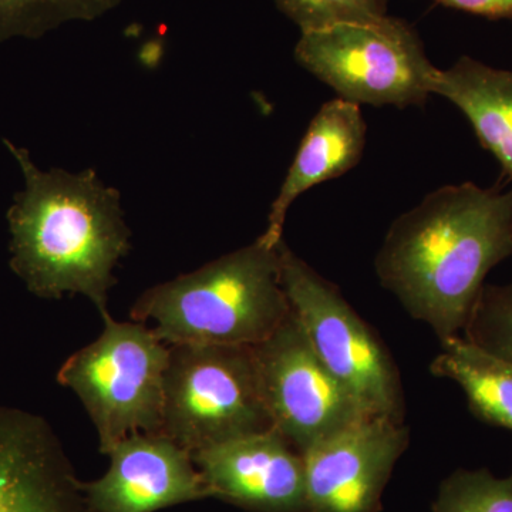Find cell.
I'll return each instance as SVG.
<instances>
[{"label":"cell","mask_w":512,"mask_h":512,"mask_svg":"<svg viewBox=\"0 0 512 512\" xmlns=\"http://www.w3.org/2000/svg\"><path fill=\"white\" fill-rule=\"evenodd\" d=\"M512 256V188L447 185L390 225L377 279L440 340L464 330L491 269Z\"/></svg>","instance_id":"6da1fadb"},{"label":"cell","mask_w":512,"mask_h":512,"mask_svg":"<svg viewBox=\"0 0 512 512\" xmlns=\"http://www.w3.org/2000/svg\"><path fill=\"white\" fill-rule=\"evenodd\" d=\"M6 144L26 180L8 214L13 271L40 298L79 293L101 318L110 315L114 268L130 249L119 191L101 183L93 170L43 173L28 151Z\"/></svg>","instance_id":"7a4b0ae2"},{"label":"cell","mask_w":512,"mask_h":512,"mask_svg":"<svg viewBox=\"0 0 512 512\" xmlns=\"http://www.w3.org/2000/svg\"><path fill=\"white\" fill-rule=\"evenodd\" d=\"M281 281L278 245L259 239L191 274L154 286L131 309V319L154 323L173 345L255 346L291 315Z\"/></svg>","instance_id":"3957f363"},{"label":"cell","mask_w":512,"mask_h":512,"mask_svg":"<svg viewBox=\"0 0 512 512\" xmlns=\"http://www.w3.org/2000/svg\"><path fill=\"white\" fill-rule=\"evenodd\" d=\"M103 322L99 338L60 367L57 382L82 400L107 456L131 434L160 433L170 346L136 320L107 315Z\"/></svg>","instance_id":"277c9868"},{"label":"cell","mask_w":512,"mask_h":512,"mask_svg":"<svg viewBox=\"0 0 512 512\" xmlns=\"http://www.w3.org/2000/svg\"><path fill=\"white\" fill-rule=\"evenodd\" d=\"M269 430L252 346H170L161 434L192 454Z\"/></svg>","instance_id":"5b68a950"},{"label":"cell","mask_w":512,"mask_h":512,"mask_svg":"<svg viewBox=\"0 0 512 512\" xmlns=\"http://www.w3.org/2000/svg\"><path fill=\"white\" fill-rule=\"evenodd\" d=\"M278 252L292 312L323 365L369 416L403 423L399 367L375 329L357 315L338 286L292 252L284 239Z\"/></svg>","instance_id":"8992f818"},{"label":"cell","mask_w":512,"mask_h":512,"mask_svg":"<svg viewBox=\"0 0 512 512\" xmlns=\"http://www.w3.org/2000/svg\"><path fill=\"white\" fill-rule=\"evenodd\" d=\"M295 57L339 99L359 106H421L433 94L439 70L417 33L389 16L302 33Z\"/></svg>","instance_id":"52a82bcc"},{"label":"cell","mask_w":512,"mask_h":512,"mask_svg":"<svg viewBox=\"0 0 512 512\" xmlns=\"http://www.w3.org/2000/svg\"><path fill=\"white\" fill-rule=\"evenodd\" d=\"M252 352L274 429L299 453L372 417L323 365L295 313Z\"/></svg>","instance_id":"ba28073f"},{"label":"cell","mask_w":512,"mask_h":512,"mask_svg":"<svg viewBox=\"0 0 512 512\" xmlns=\"http://www.w3.org/2000/svg\"><path fill=\"white\" fill-rule=\"evenodd\" d=\"M410 430L400 421L367 417L302 453L308 512H379Z\"/></svg>","instance_id":"9c48e42d"},{"label":"cell","mask_w":512,"mask_h":512,"mask_svg":"<svg viewBox=\"0 0 512 512\" xmlns=\"http://www.w3.org/2000/svg\"><path fill=\"white\" fill-rule=\"evenodd\" d=\"M0 512H96L50 424L2 406Z\"/></svg>","instance_id":"30bf717a"},{"label":"cell","mask_w":512,"mask_h":512,"mask_svg":"<svg viewBox=\"0 0 512 512\" xmlns=\"http://www.w3.org/2000/svg\"><path fill=\"white\" fill-rule=\"evenodd\" d=\"M191 456L212 498L252 512H308L302 454L275 429Z\"/></svg>","instance_id":"8fae6325"},{"label":"cell","mask_w":512,"mask_h":512,"mask_svg":"<svg viewBox=\"0 0 512 512\" xmlns=\"http://www.w3.org/2000/svg\"><path fill=\"white\" fill-rule=\"evenodd\" d=\"M107 456L106 474L84 481L96 512H156L212 498L190 451L164 434H131Z\"/></svg>","instance_id":"7c38bea8"},{"label":"cell","mask_w":512,"mask_h":512,"mask_svg":"<svg viewBox=\"0 0 512 512\" xmlns=\"http://www.w3.org/2000/svg\"><path fill=\"white\" fill-rule=\"evenodd\" d=\"M366 131L359 104L338 97L320 107L272 202L268 227L258 238L262 244L275 248L282 241L286 214L303 192L356 167L365 153Z\"/></svg>","instance_id":"4fadbf2b"},{"label":"cell","mask_w":512,"mask_h":512,"mask_svg":"<svg viewBox=\"0 0 512 512\" xmlns=\"http://www.w3.org/2000/svg\"><path fill=\"white\" fill-rule=\"evenodd\" d=\"M433 94L466 116L485 150L512 180V70L494 69L464 56L437 70Z\"/></svg>","instance_id":"5bb4252c"},{"label":"cell","mask_w":512,"mask_h":512,"mask_svg":"<svg viewBox=\"0 0 512 512\" xmlns=\"http://www.w3.org/2000/svg\"><path fill=\"white\" fill-rule=\"evenodd\" d=\"M440 342L430 365L433 376L457 383L478 420L512 431V363L460 335Z\"/></svg>","instance_id":"9a60e30c"},{"label":"cell","mask_w":512,"mask_h":512,"mask_svg":"<svg viewBox=\"0 0 512 512\" xmlns=\"http://www.w3.org/2000/svg\"><path fill=\"white\" fill-rule=\"evenodd\" d=\"M121 0H0V40L37 37L70 20H93Z\"/></svg>","instance_id":"2e32d148"},{"label":"cell","mask_w":512,"mask_h":512,"mask_svg":"<svg viewBox=\"0 0 512 512\" xmlns=\"http://www.w3.org/2000/svg\"><path fill=\"white\" fill-rule=\"evenodd\" d=\"M433 512H512V474L457 470L441 484Z\"/></svg>","instance_id":"e0dca14e"},{"label":"cell","mask_w":512,"mask_h":512,"mask_svg":"<svg viewBox=\"0 0 512 512\" xmlns=\"http://www.w3.org/2000/svg\"><path fill=\"white\" fill-rule=\"evenodd\" d=\"M463 332L468 342L512 363V282L484 286Z\"/></svg>","instance_id":"ac0fdd59"},{"label":"cell","mask_w":512,"mask_h":512,"mask_svg":"<svg viewBox=\"0 0 512 512\" xmlns=\"http://www.w3.org/2000/svg\"><path fill=\"white\" fill-rule=\"evenodd\" d=\"M302 33L345 23L375 22L386 15L387 0H275Z\"/></svg>","instance_id":"d6986e66"},{"label":"cell","mask_w":512,"mask_h":512,"mask_svg":"<svg viewBox=\"0 0 512 512\" xmlns=\"http://www.w3.org/2000/svg\"><path fill=\"white\" fill-rule=\"evenodd\" d=\"M447 8L490 19L512 18V0H436Z\"/></svg>","instance_id":"ffe728a7"}]
</instances>
